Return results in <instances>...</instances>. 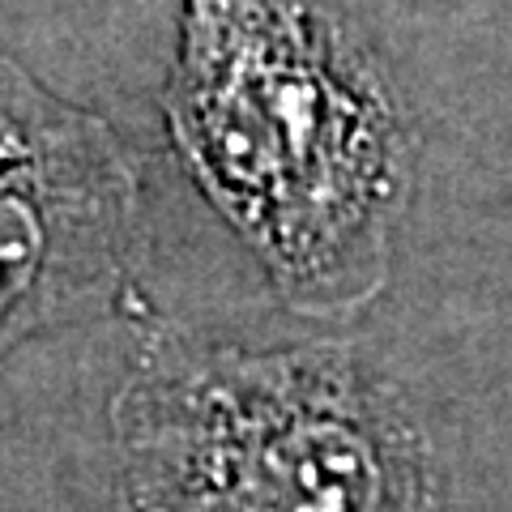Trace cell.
Instances as JSON below:
<instances>
[{
	"mask_svg": "<svg viewBox=\"0 0 512 512\" xmlns=\"http://www.w3.org/2000/svg\"><path fill=\"white\" fill-rule=\"evenodd\" d=\"M124 320L116 512H444L436 444L355 338L222 342L150 299Z\"/></svg>",
	"mask_w": 512,
	"mask_h": 512,
	"instance_id": "cell-2",
	"label": "cell"
},
{
	"mask_svg": "<svg viewBox=\"0 0 512 512\" xmlns=\"http://www.w3.org/2000/svg\"><path fill=\"white\" fill-rule=\"evenodd\" d=\"M146 239L133 146L0 47V363L47 333L133 316Z\"/></svg>",
	"mask_w": 512,
	"mask_h": 512,
	"instance_id": "cell-3",
	"label": "cell"
},
{
	"mask_svg": "<svg viewBox=\"0 0 512 512\" xmlns=\"http://www.w3.org/2000/svg\"><path fill=\"white\" fill-rule=\"evenodd\" d=\"M158 116L282 308L355 320L380 303L419 184V124L333 0H180Z\"/></svg>",
	"mask_w": 512,
	"mask_h": 512,
	"instance_id": "cell-1",
	"label": "cell"
}]
</instances>
